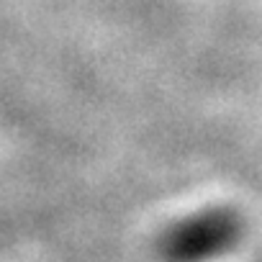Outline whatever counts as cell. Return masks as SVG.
I'll return each mask as SVG.
<instances>
[{"mask_svg": "<svg viewBox=\"0 0 262 262\" xmlns=\"http://www.w3.org/2000/svg\"><path fill=\"white\" fill-rule=\"evenodd\" d=\"M236 236V219L226 213H208L188 221L175 231L170 254L175 262H201L224 252Z\"/></svg>", "mask_w": 262, "mask_h": 262, "instance_id": "6da1fadb", "label": "cell"}]
</instances>
